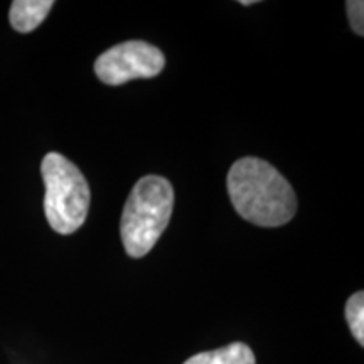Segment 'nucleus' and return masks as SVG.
<instances>
[{"label": "nucleus", "mask_w": 364, "mask_h": 364, "mask_svg": "<svg viewBox=\"0 0 364 364\" xmlns=\"http://www.w3.org/2000/svg\"><path fill=\"white\" fill-rule=\"evenodd\" d=\"M228 193L236 213L257 226H284L297 213L290 182L262 159L236 161L228 174Z\"/></svg>", "instance_id": "obj_1"}, {"label": "nucleus", "mask_w": 364, "mask_h": 364, "mask_svg": "<svg viewBox=\"0 0 364 364\" xmlns=\"http://www.w3.org/2000/svg\"><path fill=\"white\" fill-rule=\"evenodd\" d=\"M174 208V189L161 176H145L132 189L122 215L120 233L125 252L142 258L166 231Z\"/></svg>", "instance_id": "obj_2"}, {"label": "nucleus", "mask_w": 364, "mask_h": 364, "mask_svg": "<svg viewBox=\"0 0 364 364\" xmlns=\"http://www.w3.org/2000/svg\"><path fill=\"white\" fill-rule=\"evenodd\" d=\"M46 184L44 213L48 223L59 235H71L83 226L90 208V186L83 172L58 152L43 159Z\"/></svg>", "instance_id": "obj_3"}, {"label": "nucleus", "mask_w": 364, "mask_h": 364, "mask_svg": "<svg viewBox=\"0 0 364 364\" xmlns=\"http://www.w3.org/2000/svg\"><path fill=\"white\" fill-rule=\"evenodd\" d=\"M166 66V58L156 46L144 41H127L105 51L95 63V73L105 85L118 86L139 78H154Z\"/></svg>", "instance_id": "obj_4"}, {"label": "nucleus", "mask_w": 364, "mask_h": 364, "mask_svg": "<svg viewBox=\"0 0 364 364\" xmlns=\"http://www.w3.org/2000/svg\"><path fill=\"white\" fill-rule=\"evenodd\" d=\"M53 6V0H16L9 12L11 26L17 33H33L36 27L43 24Z\"/></svg>", "instance_id": "obj_5"}, {"label": "nucleus", "mask_w": 364, "mask_h": 364, "mask_svg": "<svg viewBox=\"0 0 364 364\" xmlns=\"http://www.w3.org/2000/svg\"><path fill=\"white\" fill-rule=\"evenodd\" d=\"M184 364H255V354L247 344L233 343L215 351L196 354Z\"/></svg>", "instance_id": "obj_6"}, {"label": "nucleus", "mask_w": 364, "mask_h": 364, "mask_svg": "<svg viewBox=\"0 0 364 364\" xmlns=\"http://www.w3.org/2000/svg\"><path fill=\"white\" fill-rule=\"evenodd\" d=\"M346 321L351 329L354 339L364 344V294L356 292L349 297L346 304Z\"/></svg>", "instance_id": "obj_7"}, {"label": "nucleus", "mask_w": 364, "mask_h": 364, "mask_svg": "<svg viewBox=\"0 0 364 364\" xmlns=\"http://www.w3.org/2000/svg\"><path fill=\"white\" fill-rule=\"evenodd\" d=\"M346 9H348L349 22H351L353 31L358 36L364 34V2L361 0H349L346 2Z\"/></svg>", "instance_id": "obj_8"}, {"label": "nucleus", "mask_w": 364, "mask_h": 364, "mask_svg": "<svg viewBox=\"0 0 364 364\" xmlns=\"http://www.w3.org/2000/svg\"><path fill=\"white\" fill-rule=\"evenodd\" d=\"M241 6H252V4H255L253 0H241Z\"/></svg>", "instance_id": "obj_9"}]
</instances>
